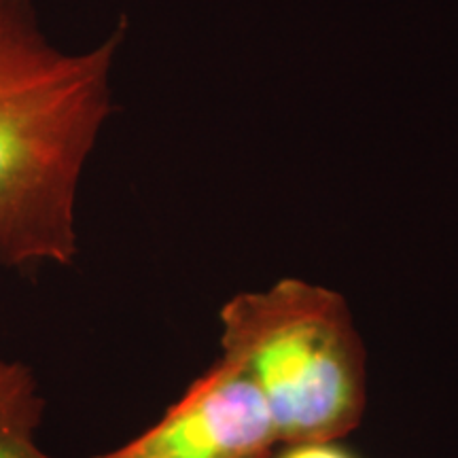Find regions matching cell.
<instances>
[{"label":"cell","mask_w":458,"mask_h":458,"mask_svg":"<svg viewBox=\"0 0 458 458\" xmlns=\"http://www.w3.org/2000/svg\"><path fill=\"white\" fill-rule=\"evenodd\" d=\"M128 21L88 54L54 47L34 0H0V266H71L83 165L113 111V57Z\"/></svg>","instance_id":"obj_1"},{"label":"cell","mask_w":458,"mask_h":458,"mask_svg":"<svg viewBox=\"0 0 458 458\" xmlns=\"http://www.w3.org/2000/svg\"><path fill=\"white\" fill-rule=\"evenodd\" d=\"M278 445L259 391L242 371L219 359L156 425L91 458H270Z\"/></svg>","instance_id":"obj_3"},{"label":"cell","mask_w":458,"mask_h":458,"mask_svg":"<svg viewBox=\"0 0 458 458\" xmlns=\"http://www.w3.org/2000/svg\"><path fill=\"white\" fill-rule=\"evenodd\" d=\"M270 458H360L342 439H317V442L280 444Z\"/></svg>","instance_id":"obj_5"},{"label":"cell","mask_w":458,"mask_h":458,"mask_svg":"<svg viewBox=\"0 0 458 458\" xmlns=\"http://www.w3.org/2000/svg\"><path fill=\"white\" fill-rule=\"evenodd\" d=\"M223 360L253 382L278 444L344 439L368 405L365 348L346 300L284 278L221 308Z\"/></svg>","instance_id":"obj_2"},{"label":"cell","mask_w":458,"mask_h":458,"mask_svg":"<svg viewBox=\"0 0 458 458\" xmlns=\"http://www.w3.org/2000/svg\"><path fill=\"white\" fill-rule=\"evenodd\" d=\"M45 399L34 371L0 357V458H51L37 442Z\"/></svg>","instance_id":"obj_4"}]
</instances>
